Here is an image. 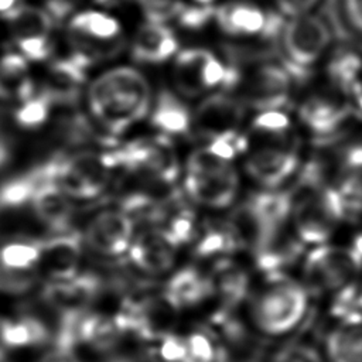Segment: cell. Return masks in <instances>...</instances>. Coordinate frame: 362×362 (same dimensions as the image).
Segmentation results:
<instances>
[{"instance_id": "cell-1", "label": "cell", "mask_w": 362, "mask_h": 362, "mask_svg": "<svg viewBox=\"0 0 362 362\" xmlns=\"http://www.w3.org/2000/svg\"><path fill=\"white\" fill-rule=\"evenodd\" d=\"M92 119L109 136H117L143 120L153 98L147 78L136 68L122 65L98 75L86 92Z\"/></svg>"}, {"instance_id": "cell-2", "label": "cell", "mask_w": 362, "mask_h": 362, "mask_svg": "<svg viewBox=\"0 0 362 362\" xmlns=\"http://www.w3.org/2000/svg\"><path fill=\"white\" fill-rule=\"evenodd\" d=\"M293 198V230L303 243L324 245L346 215L334 185L325 184L315 168L304 173Z\"/></svg>"}, {"instance_id": "cell-3", "label": "cell", "mask_w": 362, "mask_h": 362, "mask_svg": "<svg viewBox=\"0 0 362 362\" xmlns=\"http://www.w3.org/2000/svg\"><path fill=\"white\" fill-rule=\"evenodd\" d=\"M115 170L107 151H76L58 154L33 171L40 181L55 184L71 199H93L106 188Z\"/></svg>"}, {"instance_id": "cell-4", "label": "cell", "mask_w": 362, "mask_h": 362, "mask_svg": "<svg viewBox=\"0 0 362 362\" xmlns=\"http://www.w3.org/2000/svg\"><path fill=\"white\" fill-rule=\"evenodd\" d=\"M184 189L195 204L222 209L235 201L239 177L229 161L204 147L191 153L187 160Z\"/></svg>"}, {"instance_id": "cell-5", "label": "cell", "mask_w": 362, "mask_h": 362, "mask_svg": "<svg viewBox=\"0 0 362 362\" xmlns=\"http://www.w3.org/2000/svg\"><path fill=\"white\" fill-rule=\"evenodd\" d=\"M304 287L287 279H273L252 301V318L260 332L280 337L293 331L307 311Z\"/></svg>"}, {"instance_id": "cell-6", "label": "cell", "mask_w": 362, "mask_h": 362, "mask_svg": "<svg viewBox=\"0 0 362 362\" xmlns=\"http://www.w3.org/2000/svg\"><path fill=\"white\" fill-rule=\"evenodd\" d=\"M329 41L331 31L325 21L310 13L283 21L277 35L283 65L294 78L308 72L325 52Z\"/></svg>"}, {"instance_id": "cell-7", "label": "cell", "mask_w": 362, "mask_h": 362, "mask_svg": "<svg viewBox=\"0 0 362 362\" xmlns=\"http://www.w3.org/2000/svg\"><path fill=\"white\" fill-rule=\"evenodd\" d=\"M240 72L205 48H187L175 55L173 81L182 96L195 98L218 88H235Z\"/></svg>"}, {"instance_id": "cell-8", "label": "cell", "mask_w": 362, "mask_h": 362, "mask_svg": "<svg viewBox=\"0 0 362 362\" xmlns=\"http://www.w3.org/2000/svg\"><path fill=\"white\" fill-rule=\"evenodd\" d=\"M116 168L160 184H170L178 174L173 147L164 136L157 139H136L110 151Z\"/></svg>"}, {"instance_id": "cell-9", "label": "cell", "mask_w": 362, "mask_h": 362, "mask_svg": "<svg viewBox=\"0 0 362 362\" xmlns=\"http://www.w3.org/2000/svg\"><path fill=\"white\" fill-rule=\"evenodd\" d=\"M362 269V257L349 246L320 245L304 260V279L317 293L339 291L354 283Z\"/></svg>"}, {"instance_id": "cell-10", "label": "cell", "mask_w": 362, "mask_h": 362, "mask_svg": "<svg viewBox=\"0 0 362 362\" xmlns=\"http://www.w3.org/2000/svg\"><path fill=\"white\" fill-rule=\"evenodd\" d=\"M68 31L74 51L92 64L119 54L124 45L120 23L102 11L86 10L75 14L68 24Z\"/></svg>"}, {"instance_id": "cell-11", "label": "cell", "mask_w": 362, "mask_h": 362, "mask_svg": "<svg viewBox=\"0 0 362 362\" xmlns=\"http://www.w3.org/2000/svg\"><path fill=\"white\" fill-rule=\"evenodd\" d=\"M294 76L284 65L264 62L239 76V100L259 112L281 110L288 102Z\"/></svg>"}, {"instance_id": "cell-12", "label": "cell", "mask_w": 362, "mask_h": 362, "mask_svg": "<svg viewBox=\"0 0 362 362\" xmlns=\"http://www.w3.org/2000/svg\"><path fill=\"white\" fill-rule=\"evenodd\" d=\"M83 256V238L75 230L51 233L40 240L37 272L47 283L68 280L79 273Z\"/></svg>"}, {"instance_id": "cell-13", "label": "cell", "mask_w": 362, "mask_h": 362, "mask_svg": "<svg viewBox=\"0 0 362 362\" xmlns=\"http://www.w3.org/2000/svg\"><path fill=\"white\" fill-rule=\"evenodd\" d=\"M214 18L219 28L230 37H262L276 41L284 21L281 16L264 13L246 1H229L215 8Z\"/></svg>"}, {"instance_id": "cell-14", "label": "cell", "mask_w": 362, "mask_h": 362, "mask_svg": "<svg viewBox=\"0 0 362 362\" xmlns=\"http://www.w3.org/2000/svg\"><path fill=\"white\" fill-rule=\"evenodd\" d=\"M82 238L93 253L116 257L129 252L134 238V222L122 209H106L88 222Z\"/></svg>"}, {"instance_id": "cell-15", "label": "cell", "mask_w": 362, "mask_h": 362, "mask_svg": "<svg viewBox=\"0 0 362 362\" xmlns=\"http://www.w3.org/2000/svg\"><path fill=\"white\" fill-rule=\"evenodd\" d=\"M298 168V156L283 144H266L245 160L247 175L266 189H276Z\"/></svg>"}, {"instance_id": "cell-16", "label": "cell", "mask_w": 362, "mask_h": 362, "mask_svg": "<svg viewBox=\"0 0 362 362\" xmlns=\"http://www.w3.org/2000/svg\"><path fill=\"white\" fill-rule=\"evenodd\" d=\"M245 105L236 96L214 92L206 96L192 116V126L206 140L225 132L238 130L243 120Z\"/></svg>"}, {"instance_id": "cell-17", "label": "cell", "mask_w": 362, "mask_h": 362, "mask_svg": "<svg viewBox=\"0 0 362 362\" xmlns=\"http://www.w3.org/2000/svg\"><path fill=\"white\" fill-rule=\"evenodd\" d=\"M177 247V243L167 233L153 228L134 235L127 253L130 262L139 270L148 274H161L173 267Z\"/></svg>"}, {"instance_id": "cell-18", "label": "cell", "mask_w": 362, "mask_h": 362, "mask_svg": "<svg viewBox=\"0 0 362 362\" xmlns=\"http://www.w3.org/2000/svg\"><path fill=\"white\" fill-rule=\"evenodd\" d=\"M100 288L102 284L98 276L79 272L68 280L47 283L42 290V298L59 313L83 311L96 298Z\"/></svg>"}, {"instance_id": "cell-19", "label": "cell", "mask_w": 362, "mask_h": 362, "mask_svg": "<svg viewBox=\"0 0 362 362\" xmlns=\"http://www.w3.org/2000/svg\"><path fill=\"white\" fill-rule=\"evenodd\" d=\"M255 260L260 270L274 274L290 266L301 253L303 242L288 229L281 228L259 236L253 243Z\"/></svg>"}, {"instance_id": "cell-20", "label": "cell", "mask_w": 362, "mask_h": 362, "mask_svg": "<svg viewBox=\"0 0 362 362\" xmlns=\"http://www.w3.org/2000/svg\"><path fill=\"white\" fill-rule=\"evenodd\" d=\"M298 115L308 130L318 136H328L345 124L351 116V107L337 98L315 93L301 103Z\"/></svg>"}, {"instance_id": "cell-21", "label": "cell", "mask_w": 362, "mask_h": 362, "mask_svg": "<svg viewBox=\"0 0 362 362\" xmlns=\"http://www.w3.org/2000/svg\"><path fill=\"white\" fill-rule=\"evenodd\" d=\"M37 219L49 230L61 233L71 230L74 208L71 198L66 197L55 184L40 181L30 202Z\"/></svg>"}, {"instance_id": "cell-22", "label": "cell", "mask_w": 362, "mask_h": 362, "mask_svg": "<svg viewBox=\"0 0 362 362\" xmlns=\"http://www.w3.org/2000/svg\"><path fill=\"white\" fill-rule=\"evenodd\" d=\"M177 37L164 23H144L132 41V57L143 64H161L177 55Z\"/></svg>"}, {"instance_id": "cell-23", "label": "cell", "mask_w": 362, "mask_h": 362, "mask_svg": "<svg viewBox=\"0 0 362 362\" xmlns=\"http://www.w3.org/2000/svg\"><path fill=\"white\" fill-rule=\"evenodd\" d=\"M214 294L211 277L194 267L181 269L167 283L164 297L175 308L198 305Z\"/></svg>"}, {"instance_id": "cell-24", "label": "cell", "mask_w": 362, "mask_h": 362, "mask_svg": "<svg viewBox=\"0 0 362 362\" xmlns=\"http://www.w3.org/2000/svg\"><path fill=\"white\" fill-rule=\"evenodd\" d=\"M148 116L153 127L164 137L185 134L192 126V116L187 106L168 90L157 95Z\"/></svg>"}, {"instance_id": "cell-25", "label": "cell", "mask_w": 362, "mask_h": 362, "mask_svg": "<svg viewBox=\"0 0 362 362\" xmlns=\"http://www.w3.org/2000/svg\"><path fill=\"white\" fill-rule=\"evenodd\" d=\"M51 339L48 325L34 315H21L0 322V344L4 348H33Z\"/></svg>"}, {"instance_id": "cell-26", "label": "cell", "mask_w": 362, "mask_h": 362, "mask_svg": "<svg viewBox=\"0 0 362 362\" xmlns=\"http://www.w3.org/2000/svg\"><path fill=\"white\" fill-rule=\"evenodd\" d=\"M28 75L27 59L21 54H6L0 58V99L23 102L35 93Z\"/></svg>"}, {"instance_id": "cell-27", "label": "cell", "mask_w": 362, "mask_h": 362, "mask_svg": "<svg viewBox=\"0 0 362 362\" xmlns=\"http://www.w3.org/2000/svg\"><path fill=\"white\" fill-rule=\"evenodd\" d=\"M194 242L198 256L212 257L235 252L243 238L233 222H209L198 229Z\"/></svg>"}, {"instance_id": "cell-28", "label": "cell", "mask_w": 362, "mask_h": 362, "mask_svg": "<svg viewBox=\"0 0 362 362\" xmlns=\"http://www.w3.org/2000/svg\"><path fill=\"white\" fill-rule=\"evenodd\" d=\"M4 18L16 41L49 38L54 20L47 10L33 6H16L4 13Z\"/></svg>"}, {"instance_id": "cell-29", "label": "cell", "mask_w": 362, "mask_h": 362, "mask_svg": "<svg viewBox=\"0 0 362 362\" xmlns=\"http://www.w3.org/2000/svg\"><path fill=\"white\" fill-rule=\"evenodd\" d=\"M327 362H362V322L341 324L325 338Z\"/></svg>"}, {"instance_id": "cell-30", "label": "cell", "mask_w": 362, "mask_h": 362, "mask_svg": "<svg viewBox=\"0 0 362 362\" xmlns=\"http://www.w3.org/2000/svg\"><path fill=\"white\" fill-rule=\"evenodd\" d=\"M211 281L214 294H216L222 304L235 307L242 303L249 290V277L245 270L232 262H221L215 267Z\"/></svg>"}, {"instance_id": "cell-31", "label": "cell", "mask_w": 362, "mask_h": 362, "mask_svg": "<svg viewBox=\"0 0 362 362\" xmlns=\"http://www.w3.org/2000/svg\"><path fill=\"white\" fill-rule=\"evenodd\" d=\"M157 228L167 233L177 246L192 242L198 232L194 212L182 205H165Z\"/></svg>"}, {"instance_id": "cell-32", "label": "cell", "mask_w": 362, "mask_h": 362, "mask_svg": "<svg viewBox=\"0 0 362 362\" xmlns=\"http://www.w3.org/2000/svg\"><path fill=\"white\" fill-rule=\"evenodd\" d=\"M40 240L11 239L0 245V264L18 272H37Z\"/></svg>"}, {"instance_id": "cell-33", "label": "cell", "mask_w": 362, "mask_h": 362, "mask_svg": "<svg viewBox=\"0 0 362 362\" xmlns=\"http://www.w3.org/2000/svg\"><path fill=\"white\" fill-rule=\"evenodd\" d=\"M331 82L342 92L352 93L362 85V58L355 52H339L328 65Z\"/></svg>"}, {"instance_id": "cell-34", "label": "cell", "mask_w": 362, "mask_h": 362, "mask_svg": "<svg viewBox=\"0 0 362 362\" xmlns=\"http://www.w3.org/2000/svg\"><path fill=\"white\" fill-rule=\"evenodd\" d=\"M55 103L51 99V96L41 89L40 92H35L28 99L18 103V106L14 110V122L17 126L25 130H35L44 126L54 109Z\"/></svg>"}, {"instance_id": "cell-35", "label": "cell", "mask_w": 362, "mask_h": 362, "mask_svg": "<svg viewBox=\"0 0 362 362\" xmlns=\"http://www.w3.org/2000/svg\"><path fill=\"white\" fill-rule=\"evenodd\" d=\"M38 184L40 180L33 170L27 174L6 181L0 187V208L13 209L30 204Z\"/></svg>"}, {"instance_id": "cell-36", "label": "cell", "mask_w": 362, "mask_h": 362, "mask_svg": "<svg viewBox=\"0 0 362 362\" xmlns=\"http://www.w3.org/2000/svg\"><path fill=\"white\" fill-rule=\"evenodd\" d=\"M334 188L345 215L362 212V171H342Z\"/></svg>"}, {"instance_id": "cell-37", "label": "cell", "mask_w": 362, "mask_h": 362, "mask_svg": "<svg viewBox=\"0 0 362 362\" xmlns=\"http://www.w3.org/2000/svg\"><path fill=\"white\" fill-rule=\"evenodd\" d=\"M185 337V355L182 362H218L222 348L201 331H192Z\"/></svg>"}, {"instance_id": "cell-38", "label": "cell", "mask_w": 362, "mask_h": 362, "mask_svg": "<svg viewBox=\"0 0 362 362\" xmlns=\"http://www.w3.org/2000/svg\"><path fill=\"white\" fill-rule=\"evenodd\" d=\"M40 280L38 272H18L0 264V294L20 297L31 293Z\"/></svg>"}, {"instance_id": "cell-39", "label": "cell", "mask_w": 362, "mask_h": 362, "mask_svg": "<svg viewBox=\"0 0 362 362\" xmlns=\"http://www.w3.org/2000/svg\"><path fill=\"white\" fill-rule=\"evenodd\" d=\"M252 127L256 133L260 136L272 137L273 140L283 141L284 137H287L291 123L288 116L283 110H264L259 112V115L255 117Z\"/></svg>"}, {"instance_id": "cell-40", "label": "cell", "mask_w": 362, "mask_h": 362, "mask_svg": "<svg viewBox=\"0 0 362 362\" xmlns=\"http://www.w3.org/2000/svg\"><path fill=\"white\" fill-rule=\"evenodd\" d=\"M247 144H249L247 139L238 129V130L225 132L222 134H218L209 139L205 147L214 154H216L218 157L230 163L233 158H236L238 156L246 151Z\"/></svg>"}, {"instance_id": "cell-41", "label": "cell", "mask_w": 362, "mask_h": 362, "mask_svg": "<svg viewBox=\"0 0 362 362\" xmlns=\"http://www.w3.org/2000/svg\"><path fill=\"white\" fill-rule=\"evenodd\" d=\"M272 362H327L325 356L314 346L296 344L277 352Z\"/></svg>"}, {"instance_id": "cell-42", "label": "cell", "mask_w": 362, "mask_h": 362, "mask_svg": "<svg viewBox=\"0 0 362 362\" xmlns=\"http://www.w3.org/2000/svg\"><path fill=\"white\" fill-rule=\"evenodd\" d=\"M215 17V7L212 6H187L182 8L177 21L185 28H201L204 27L211 18Z\"/></svg>"}, {"instance_id": "cell-43", "label": "cell", "mask_w": 362, "mask_h": 362, "mask_svg": "<svg viewBox=\"0 0 362 362\" xmlns=\"http://www.w3.org/2000/svg\"><path fill=\"white\" fill-rule=\"evenodd\" d=\"M20 54L27 61H44L51 55V42L49 38H30L16 41Z\"/></svg>"}, {"instance_id": "cell-44", "label": "cell", "mask_w": 362, "mask_h": 362, "mask_svg": "<svg viewBox=\"0 0 362 362\" xmlns=\"http://www.w3.org/2000/svg\"><path fill=\"white\" fill-rule=\"evenodd\" d=\"M279 11L287 17L308 14L318 0H274Z\"/></svg>"}, {"instance_id": "cell-45", "label": "cell", "mask_w": 362, "mask_h": 362, "mask_svg": "<svg viewBox=\"0 0 362 362\" xmlns=\"http://www.w3.org/2000/svg\"><path fill=\"white\" fill-rule=\"evenodd\" d=\"M342 11L349 27L362 34V0H342Z\"/></svg>"}, {"instance_id": "cell-46", "label": "cell", "mask_w": 362, "mask_h": 362, "mask_svg": "<svg viewBox=\"0 0 362 362\" xmlns=\"http://www.w3.org/2000/svg\"><path fill=\"white\" fill-rule=\"evenodd\" d=\"M218 362H256L253 359H249V358H239V356H230L228 352H225L222 349V354H221V358Z\"/></svg>"}, {"instance_id": "cell-47", "label": "cell", "mask_w": 362, "mask_h": 362, "mask_svg": "<svg viewBox=\"0 0 362 362\" xmlns=\"http://www.w3.org/2000/svg\"><path fill=\"white\" fill-rule=\"evenodd\" d=\"M17 6V0H0V13H7Z\"/></svg>"}, {"instance_id": "cell-48", "label": "cell", "mask_w": 362, "mask_h": 362, "mask_svg": "<svg viewBox=\"0 0 362 362\" xmlns=\"http://www.w3.org/2000/svg\"><path fill=\"white\" fill-rule=\"evenodd\" d=\"M7 157H8V150H7L6 141L0 136V167L7 161Z\"/></svg>"}, {"instance_id": "cell-49", "label": "cell", "mask_w": 362, "mask_h": 362, "mask_svg": "<svg viewBox=\"0 0 362 362\" xmlns=\"http://www.w3.org/2000/svg\"><path fill=\"white\" fill-rule=\"evenodd\" d=\"M351 247L362 257V233L356 235V238L354 239V243H352Z\"/></svg>"}, {"instance_id": "cell-50", "label": "cell", "mask_w": 362, "mask_h": 362, "mask_svg": "<svg viewBox=\"0 0 362 362\" xmlns=\"http://www.w3.org/2000/svg\"><path fill=\"white\" fill-rule=\"evenodd\" d=\"M195 4H201V6H211L214 0H194Z\"/></svg>"}]
</instances>
